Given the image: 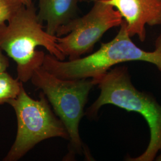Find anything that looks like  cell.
Instances as JSON below:
<instances>
[{
	"label": "cell",
	"instance_id": "obj_1",
	"mask_svg": "<svg viewBox=\"0 0 161 161\" xmlns=\"http://www.w3.org/2000/svg\"><path fill=\"white\" fill-rule=\"evenodd\" d=\"M93 80L98 86L100 94L86 110V115L94 118L101 107L105 104H113L143 116L149 127V143L143 154L136 158H129L128 161H153L161 149V105L151 96L134 87L125 66L110 69Z\"/></svg>",
	"mask_w": 161,
	"mask_h": 161
},
{
	"label": "cell",
	"instance_id": "obj_2",
	"mask_svg": "<svg viewBox=\"0 0 161 161\" xmlns=\"http://www.w3.org/2000/svg\"><path fill=\"white\" fill-rule=\"evenodd\" d=\"M57 38L43 29L34 4L23 6L7 25H0V48L16 62L17 79L21 82L30 80L43 64L46 54L36 50L37 47H44L58 60L65 59L58 47Z\"/></svg>",
	"mask_w": 161,
	"mask_h": 161
},
{
	"label": "cell",
	"instance_id": "obj_3",
	"mask_svg": "<svg viewBox=\"0 0 161 161\" xmlns=\"http://www.w3.org/2000/svg\"><path fill=\"white\" fill-rule=\"evenodd\" d=\"M119 27L115 38L102 44L97 52L85 58L67 62L49 56L45 61V69L64 80H96L117 64L144 61L155 64L161 72V34L156 40L155 50L147 52L132 42L124 19Z\"/></svg>",
	"mask_w": 161,
	"mask_h": 161
},
{
	"label": "cell",
	"instance_id": "obj_4",
	"mask_svg": "<svg viewBox=\"0 0 161 161\" xmlns=\"http://www.w3.org/2000/svg\"><path fill=\"white\" fill-rule=\"evenodd\" d=\"M31 82L41 89L51 103L56 114L64 123L69 134L68 155L86 153L79 132L88 96L95 83L92 78L64 80L41 67L36 69Z\"/></svg>",
	"mask_w": 161,
	"mask_h": 161
},
{
	"label": "cell",
	"instance_id": "obj_5",
	"mask_svg": "<svg viewBox=\"0 0 161 161\" xmlns=\"http://www.w3.org/2000/svg\"><path fill=\"white\" fill-rule=\"evenodd\" d=\"M8 103L16 115V137L4 161H17L41 142L52 137L69 140L64 123L54 115L45 94L41 92L39 100L31 97L23 86L17 97Z\"/></svg>",
	"mask_w": 161,
	"mask_h": 161
},
{
	"label": "cell",
	"instance_id": "obj_6",
	"mask_svg": "<svg viewBox=\"0 0 161 161\" xmlns=\"http://www.w3.org/2000/svg\"><path fill=\"white\" fill-rule=\"evenodd\" d=\"M90 11L75 18L58 29L56 34L58 47L69 60L80 58L89 53L108 30L120 26L123 19L107 0H93Z\"/></svg>",
	"mask_w": 161,
	"mask_h": 161
},
{
	"label": "cell",
	"instance_id": "obj_7",
	"mask_svg": "<svg viewBox=\"0 0 161 161\" xmlns=\"http://www.w3.org/2000/svg\"><path fill=\"white\" fill-rule=\"evenodd\" d=\"M120 13L128 34L141 41L146 36V26L161 25V0H107Z\"/></svg>",
	"mask_w": 161,
	"mask_h": 161
},
{
	"label": "cell",
	"instance_id": "obj_8",
	"mask_svg": "<svg viewBox=\"0 0 161 161\" xmlns=\"http://www.w3.org/2000/svg\"><path fill=\"white\" fill-rule=\"evenodd\" d=\"M93 0H39L38 18L47 23L46 31L56 36L58 29L76 18L78 5Z\"/></svg>",
	"mask_w": 161,
	"mask_h": 161
},
{
	"label": "cell",
	"instance_id": "obj_9",
	"mask_svg": "<svg viewBox=\"0 0 161 161\" xmlns=\"http://www.w3.org/2000/svg\"><path fill=\"white\" fill-rule=\"evenodd\" d=\"M22 86L20 80L7 72L0 74V104L8 103L17 97Z\"/></svg>",
	"mask_w": 161,
	"mask_h": 161
},
{
	"label": "cell",
	"instance_id": "obj_10",
	"mask_svg": "<svg viewBox=\"0 0 161 161\" xmlns=\"http://www.w3.org/2000/svg\"><path fill=\"white\" fill-rule=\"evenodd\" d=\"M23 6L19 0H0V25L8 22Z\"/></svg>",
	"mask_w": 161,
	"mask_h": 161
},
{
	"label": "cell",
	"instance_id": "obj_11",
	"mask_svg": "<svg viewBox=\"0 0 161 161\" xmlns=\"http://www.w3.org/2000/svg\"><path fill=\"white\" fill-rule=\"evenodd\" d=\"M0 48V74L6 72V69L9 66V61L6 56L3 53Z\"/></svg>",
	"mask_w": 161,
	"mask_h": 161
},
{
	"label": "cell",
	"instance_id": "obj_12",
	"mask_svg": "<svg viewBox=\"0 0 161 161\" xmlns=\"http://www.w3.org/2000/svg\"><path fill=\"white\" fill-rule=\"evenodd\" d=\"M19 1H21L23 4L26 7L32 6L33 4L32 0H19Z\"/></svg>",
	"mask_w": 161,
	"mask_h": 161
},
{
	"label": "cell",
	"instance_id": "obj_13",
	"mask_svg": "<svg viewBox=\"0 0 161 161\" xmlns=\"http://www.w3.org/2000/svg\"><path fill=\"white\" fill-rule=\"evenodd\" d=\"M157 161H161V155L159 156L158 157V158H157Z\"/></svg>",
	"mask_w": 161,
	"mask_h": 161
}]
</instances>
